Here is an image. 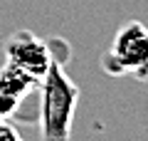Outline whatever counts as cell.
<instances>
[{"instance_id":"2","label":"cell","mask_w":148,"mask_h":141,"mask_svg":"<svg viewBox=\"0 0 148 141\" xmlns=\"http://www.w3.org/2000/svg\"><path fill=\"white\" fill-rule=\"evenodd\" d=\"M104 67L109 74H136L148 77V27L141 22H128L119 30L111 52L104 55Z\"/></svg>"},{"instance_id":"1","label":"cell","mask_w":148,"mask_h":141,"mask_svg":"<svg viewBox=\"0 0 148 141\" xmlns=\"http://www.w3.org/2000/svg\"><path fill=\"white\" fill-rule=\"evenodd\" d=\"M45 97H42V131L45 141H69L74 106L79 99V89L69 82L57 59H52L45 72Z\"/></svg>"},{"instance_id":"4","label":"cell","mask_w":148,"mask_h":141,"mask_svg":"<svg viewBox=\"0 0 148 141\" xmlns=\"http://www.w3.org/2000/svg\"><path fill=\"white\" fill-rule=\"evenodd\" d=\"M37 77L27 74L25 69L8 64V69H3L0 74V114H12L20 104V99L32 89Z\"/></svg>"},{"instance_id":"5","label":"cell","mask_w":148,"mask_h":141,"mask_svg":"<svg viewBox=\"0 0 148 141\" xmlns=\"http://www.w3.org/2000/svg\"><path fill=\"white\" fill-rule=\"evenodd\" d=\"M0 141H22V139L17 136V131L12 129V126L0 124Z\"/></svg>"},{"instance_id":"3","label":"cell","mask_w":148,"mask_h":141,"mask_svg":"<svg viewBox=\"0 0 148 141\" xmlns=\"http://www.w3.org/2000/svg\"><path fill=\"white\" fill-rule=\"evenodd\" d=\"M8 52H10V64L25 69L32 77H45V72L52 64V52L47 50V45H42L30 32H20L17 37H12Z\"/></svg>"}]
</instances>
